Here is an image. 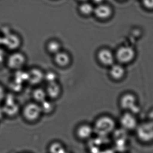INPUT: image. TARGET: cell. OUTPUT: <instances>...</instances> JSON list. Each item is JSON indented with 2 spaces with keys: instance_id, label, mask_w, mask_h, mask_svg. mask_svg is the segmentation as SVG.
<instances>
[{
  "instance_id": "1",
  "label": "cell",
  "mask_w": 153,
  "mask_h": 153,
  "mask_svg": "<svg viewBox=\"0 0 153 153\" xmlns=\"http://www.w3.org/2000/svg\"><path fill=\"white\" fill-rule=\"evenodd\" d=\"M137 139L141 143H153V120L152 119L138 123L135 130Z\"/></svg>"
},
{
  "instance_id": "2",
  "label": "cell",
  "mask_w": 153,
  "mask_h": 153,
  "mask_svg": "<svg viewBox=\"0 0 153 153\" xmlns=\"http://www.w3.org/2000/svg\"><path fill=\"white\" fill-rule=\"evenodd\" d=\"M115 127L116 123L111 118L102 116L95 122L94 130L99 135L106 136L113 132Z\"/></svg>"
},
{
  "instance_id": "3",
  "label": "cell",
  "mask_w": 153,
  "mask_h": 153,
  "mask_svg": "<svg viewBox=\"0 0 153 153\" xmlns=\"http://www.w3.org/2000/svg\"><path fill=\"white\" fill-rule=\"evenodd\" d=\"M138 99L135 94L132 93H127L121 97L120 104L125 111H129L137 114L139 110Z\"/></svg>"
},
{
  "instance_id": "4",
  "label": "cell",
  "mask_w": 153,
  "mask_h": 153,
  "mask_svg": "<svg viewBox=\"0 0 153 153\" xmlns=\"http://www.w3.org/2000/svg\"><path fill=\"white\" fill-rule=\"evenodd\" d=\"M1 107L4 116L13 117L19 113L20 110L19 105L12 94H6L2 102Z\"/></svg>"
},
{
  "instance_id": "5",
  "label": "cell",
  "mask_w": 153,
  "mask_h": 153,
  "mask_svg": "<svg viewBox=\"0 0 153 153\" xmlns=\"http://www.w3.org/2000/svg\"><path fill=\"white\" fill-rule=\"evenodd\" d=\"M26 63V57L23 53L16 50L12 51L6 59L7 67L13 71L21 70Z\"/></svg>"
},
{
  "instance_id": "6",
  "label": "cell",
  "mask_w": 153,
  "mask_h": 153,
  "mask_svg": "<svg viewBox=\"0 0 153 153\" xmlns=\"http://www.w3.org/2000/svg\"><path fill=\"white\" fill-rule=\"evenodd\" d=\"M135 56V51L129 46L121 47L118 49L116 53V58L119 63L123 65L132 63Z\"/></svg>"
},
{
  "instance_id": "7",
  "label": "cell",
  "mask_w": 153,
  "mask_h": 153,
  "mask_svg": "<svg viewBox=\"0 0 153 153\" xmlns=\"http://www.w3.org/2000/svg\"><path fill=\"white\" fill-rule=\"evenodd\" d=\"M135 115L132 112L125 111L120 118V125L124 130L135 131L139 123Z\"/></svg>"
},
{
  "instance_id": "8",
  "label": "cell",
  "mask_w": 153,
  "mask_h": 153,
  "mask_svg": "<svg viewBox=\"0 0 153 153\" xmlns=\"http://www.w3.org/2000/svg\"><path fill=\"white\" fill-rule=\"evenodd\" d=\"M42 112L40 106L35 103L27 104L22 110L23 117L28 121H34L36 120Z\"/></svg>"
},
{
  "instance_id": "9",
  "label": "cell",
  "mask_w": 153,
  "mask_h": 153,
  "mask_svg": "<svg viewBox=\"0 0 153 153\" xmlns=\"http://www.w3.org/2000/svg\"><path fill=\"white\" fill-rule=\"evenodd\" d=\"M1 44L9 50L16 51L20 46L21 42L19 37L13 33H9L1 38Z\"/></svg>"
},
{
  "instance_id": "10",
  "label": "cell",
  "mask_w": 153,
  "mask_h": 153,
  "mask_svg": "<svg viewBox=\"0 0 153 153\" xmlns=\"http://www.w3.org/2000/svg\"><path fill=\"white\" fill-rule=\"evenodd\" d=\"M126 74V71L124 65L121 64H116L111 66L110 70L111 77L115 81H119L124 79Z\"/></svg>"
},
{
  "instance_id": "11",
  "label": "cell",
  "mask_w": 153,
  "mask_h": 153,
  "mask_svg": "<svg viewBox=\"0 0 153 153\" xmlns=\"http://www.w3.org/2000/svg\"><path fill=\"white\" fill-rule=\"evenodd\" d=\"M98 58L100 63L107 66H111L114 64V55L110 50L107 49H102L98 53Z\"/></svg>"
},
{
  "instance_id": "12",
  "label": "cell",
  "mask_w": 153,
  "mask_h": 153,
  "mask_svg": "<svg viewBox=\"0 0 153 153\" xmlns=\"http://www.w3.org/2000/svg\"><path fill=\"white\" fill-rule=\"evenodd\" d=\"M28 73V81L33 85L40 83L44 79V75L39 69L33 68L30 70Z\"/></svg>"
},
{
  "instance_id": "13",
  "label": "cell",
  "mask_w": 153,
  "mask_h": 153,
  "mask_svg": "<svg viewBox=\"0 0 153 153\" xmlns=\"http://www.w3.org/2000/svg\"><path fill=\"white\" fill-rule=\"evenodd\" d=\"M94 14L98 18L106 19L109 18L112 13V10L110 6L105 4H100L94 10Z\"/></svg>"
},
{
  "instance_id": "14",
  "label": "cell",
  "mask_w": 153,
  "mask_h": 153,
  "mask_svg": "<svg viewBox=\"0 0 153 153\" xmlns=\"http://www.w3.org/2000/svg\"><path fill=\"white\" fill-rule=\"evenodd\" d=\"M47 95L52 99L57 98L61 92V88L60 85L56 82L51 83L48 84L47 88Z\"/></svg>"
},
{
  "instance_id": "15",
  "label": "cell",
  "mask_w": 153,
  "mask_h": 153,
  "mask_svg": "<svg viewBox=\"0 0 153 153\" xmlns=\"http://www.w3.org/2000/svg\"><path fill=\"white\" fill-rule=\"evenodd\" d=\"M93 133V129L90 126L84 125L80 126L77 130V136L79 138L82 139L89 138Z\"/></svg>"
},
{
  "instance_id": "16",
  "label": "cell",
  "mask_w": 153,
  "mask_h": 153,
  "mask_svg": "<svg viewBox=\"0 0 153 153\" xmlns=\"http://www.w3.org/2000/svg\"><path fill=\"white\" fill-rule=\"evenodd\" d=\"M55 61L58 65L64 67L68 65L70 63V56L66 53L60 51L56 54Z\"/></svg>"
},
{
  "instance_id": "17",
  "label": "cell",
  "mask_w": 153,
  "mask_h": 153,
  "mask_svg": "<svg viewBox=\"0 0 153 153\" xmlns=\"http://www.w3.org/2000/svg\"><path fill=\"white\" fill-rule=\"evenodd\" d=\"M46 92L41 89H37L33 93V97L37 102L42 103L46 99Z\"/></svg>"
},
{
  "instance_id": "18",
  "label": "cell",
  "mask_w": 153,
  "mask_h": 153,
  "mask_svg": "<svg viewBox=\"0 0 153 153\" xmlns=\"http://www.w3.org/2000/svg\"><path fill=\"white\" fill-rule=\"evenodd\" d=\"M40 106L42 112L45 113L52 112L54 108V105L53 102L47 100L46 99L41 103V106Z\"/></svg>"
},
{
  "instance_id": "19",
  "label": "cell",
  "mask_w": 153,
  "mask_h": 153,
  "mask_svg": "<svg viewBox=\"0 0 153 153\" xmlns=\"http://www.w3.org/2000/svg\"><path fill=\"white\" fill-rule=\"evenodd\" d=\"M48 50L52 54H56L60 52L61 46L56 41H51L48 43L47 46Z\"/></svg>"
},
{
  "instance_id": "20",
  "label": "cell",
  "mask_w": 153,
  "mask_h": 153,
  "mask_svg": "<svg viewBox=\"0 0 153 153\" xmlns=\"http://www.w3.org/2000/svg\"><path fill=\"white\" fill-rule=\"evenodd\" d=\"M49 151L51 153H64L65 152V148L62 144L59 143H53L49 147Z\"/></svg>"
},
{
  "instance_id": "21",
  "label": "cell",
  "mask_w": 153,
  "mask_h": 153,
  "mask_svg": "<svg viewBox=\"0 0 153 153\" xmlns=\"http://www.w3.org/2000/svg\"><path fill=\"white\" fill-rule=\"evenodd\" d=\"M80 12L84 15H89L94 12V9L91 4L87 3H84L81 4L79 8Z\"/></svg>"
},
{
  "instance_id": "22",
  "label": "cell",
  "mask_w": 153,
  "mask_h": 153,
  "mask_svg": "<svg viewBox=\"0 0 153 153\" xmlns=\"http://www.w3.org/2000/svg\"><path fill=\"white\" fill-rule=\"evenodd\" d=\"M44 78L48 84L51 83L56 82V75L54 73L50 72L47 73L46 75H44Z\"/></svg>"
},
{
  "instance_id": "23",
  "label": "cell",
  "mask_w": 153,
  "mask_h": 153,
  "mask_svg": "<svg viewBox=\"0 0 153 153\" xmlns=\"http://www.w3.org/2000/svg\"><path fill=\"white\" fill-rule=\"evenodd\" d=\"M7 93L3 86L0 84V103H2Z\"/></svg>"
},
{
  "instance_id": "24",
  "label": "cell",
  "mask_w": 153,
  "mask_h": 153,
  "mask_svg": "<svg viewBox=\"0 0 153 153\" xmlns=\"http://www.w3.org/2000/svg\"><path fill=\"white\" fill-rule=\"evenodd\" d=\"M144 5L149 9H153V0H143Z\"/></svg>"
},
{
  "instance_id": "25",
  "label": "cell",
  "mask_w": 153,
  "mask_h": 153,
  "mask_svg": "<svg viewBox=\"0 0 153 153\" xmlns=\"http://www.w3.org/2000/svg\"><path fill=\"white\" fill-rule=\"evenodd\" d=\"M4 116V114L2 109L1 107H0V119H1Z\"/></svg>"
},
{
  "instance_id": "26",
  "label": "cell",
  "mask_w": 153,
  "mask_h": 153,
  "mask_svg": "<svg viewBox=\"0 0 153 153\" xmlns=\"http://www.w3.org/2000/svg\"><path fill=\"white\" fill-rule=\"evenodd\" d=\"M96 4H100L102 2L103 0H92Z\"/></svg>"
},
{
  "instance_id": "27",
  "label": "cell",
  "mask_w": 153,
  "mask_h": 153,
  "mask_svg": "<svg viewBox=\"0 0 153 153\" xmlns=\"http://www.w3.org/2000/svg\"><path fill=\"white\" fill-rule=\"evenodd\" d=\"M0 44H1V38L0 37Z\"/></svg>"
},
{
  "instance_id": "28",
  "label": "cell",
  "mask_w": 153,
  "mask_h": 153,
  "mask_svg": "<svg viewBox=\"0 0 153 153\" xmlns=\"http://www.w3.org/2000/svg\"><path fill=\"white\" fill-rule=\"evenodd\" d=\"M80 1H88V0H80Z\"/></svg>"
}]
</instances>
